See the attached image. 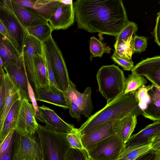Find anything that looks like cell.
<instances>
[{"label":"cell","mask_w":160,"mask_h":160,"mask_svg":"<svg viewBox=\"0 0 160 160\" xmlns=\"http://www.w3.org/2000/svg\"><path fill=\"white\" fill-rule=\"evenodd\" d=\"M151 143L152 149L156 151H160V134L155 137Z\"/></svg>","instance_id":"cell-45"},{"label":"cell","mask_w":160,"mask_h":160,"mask_svg":"<svg viewBox=\"0 0 160 160\" xmlns=\"http://www.w3.org/2000/svg\"><path fill=\"white\" fill-rule=\"evenodd\" d=\"M125 144L115 133L97 143L87 152L92 160H115L124 150Z\"/></svg>","instance_id":"cell-6"},{"label":"cell","mask_w":160,"mask_h":160,"mask_svg":"<svg viewBox=\"0 0 160 160\" xmlns=\"http://www.w3.org/2000/svg\"><path fill=\"white\" fill-rule=\"evenodd\" d=\"M138 30L136 23L129 21L119 35L116 37V40H120L127 38L133 35Z\"/></svg>","instance_id":"cell-37"},{"label":"cell","mask_w":160,"mask_h":160,"mask_svg":"<svg viewBox=\"0 0 160 160\" xmlns=\"http://www.w3.org/2000/svg\"><path fill=\"white\" fill-rule=\"evenodd\" d=\"M111 58L113 61L122 67L124 70H131L134 66L132 60L120 57L117 55L115 52Z\"/></svg>","instance_id":"cell-40"},{"label":"cell","mask_w":160,"mask_h":160,"mask_svg":"<svg viewBox=\"0 0 160 160\" xmlns=\"http://www.w3.org/2000/svg\"><path fill=\"white\" fill-rule=\"evenodd\" d=\"M14 3L32 9L48 22L57 9L60 0H11Z\"/></svg>","instance_id":"cell-17"},{"label":"cell","mask_w":160,"mask_h":160,"mask_svg":"<svg viewBox=\"0 0 160 160\" xmlns=\"http://www.w3.org/2000/svg\"><path fill=\"white\" fill-rule=\"evenodd\" d=\"M158 134H160V120L153 122L131 136L125 144L123 152L150 143L152 139Z\"/></svg>","instance_id":"cell-15"},{"label":"cell","mask_w":160,"mask_h":160,"mask_svg":"<svg viewBox=\"0 0 160 160\" xmlns=\"http://www.w3.org/2000/svg\"><path fill=\"white\" fill-rule=\"evenodd\" d=\"M42 43L44 52L52 66L59 89L64 91L68 87L71 80L62 53L52 36Z\"/></svg>","instance_id":"cell-5"},{"label":"cell","mask_w":160,"mask_h":160,"mask_svg":"<svg viewBox=\"0 0 160 160\" xmlns=\"http://www.w3.org/2000/svg\"><path fill=\"white\" fill-rule=\"evenodd\" d=\"M88 160H92L91 159L89 158Z\"/></svg>","instance_id":"cell-53"},{"label":"cell","mask_w":160,"mask_h":160,"mask_svg":"<svg viewBox=\"0 0 160 160\" xmlns=\"http://www.w3.org/2000/svg\"><path fill=\"white\" fill-rule=\"evenodd\" d=\"M153 84L148 86L143 85L136 91L134 96L142 112L146 109L151 100V97L148 92Z\"/></svg>","instance_id":"cell-32"},{"label":"cell","mask_w":160,"mask_h":160,"mask_svg":"<svg viewBox=\"0 0 160 160\" xmlns=\"http://www.w3.org/2000/svg\"><path fill=\"white\" fill-rule=\"evenodd\" d=\"M73 3L78 28L117 37L128 23L121 0H77Z\"/></svg>","instance_id":"cell-1"},{"label":"cell","mask_w":160,"mask_h":160,"mask_svg":"<svg viewBox=\"0 0 160 160\" xmlns=\"http://www.w3.org/2000/svg\"><path fill=\"white\" fill-rule=\"evenodd\" d=\"M133 41V35L124 39L116 40L114 45L116 54L120 57L132 60V55L134 52Z\"/></svg>","instance_id":"cell-28"},{"label":"cell","mask_w":160,"mask_h":160,"mask_svg":"<svg viewBox=\"0 0 160 160\" xmlns=\"http://www.w3.org/2000/svg\"><path fill=\"white\" fill-rule=\"evenodd\" d=\"M132 72L145 76L152 84L160 88V57L142 60L134 66Z\"/></svg>","instance_id":"cell-14"},{"label":"cell","mask_w":160,"mask_h":160,"mask_svg":"<svg viewBox=\"0 0 160 160\" xmlns=\"http://www.w3.org/2000/svg\"><path fill=\"white\" fill-rule=\"evenodd\" d=\"M0 19L20 53L22 54L24 42L28 34L26 29L19 21L14 11L0 9Z\"/></svg>","instance_id":"cell-9"},{"label":"cell","mask_w":160,"mask_h":160,"mask_svg":"<svg viewBox=\"0 0 160 160\" xmlns=\"http://www.w3.org/2000/svg\"><path fill=\"white\" fill-rule=\"evenodd\" d=\"M3 68L18 90L21 98L31 102L28 90V75L22 54L16 62Z\"/></svg>","instance_id":"cell-11"},{"label":"cell","mask_w":160,"mask_h":160,"mask_svg":"<svg viewBox=\"0 0 160 160\" xmlns=\"http://www.w3.org/2000/svg\"><path fill=\"white\" fill-rule=\"evenodd\" d=\"M26 29L28 34L42 43L50 38L53 31L49 23L28 27Z\"/></svg>","instance_id":"cell-29"},{"label":"cell","mask_w":160,"mask_h":160,"mask_svg":"<svg viewBox=\"0 0 160 160\" xmlns=\"http://www.w3.org/2000/svg\"><path fill=\"white\" fill-rule=\"evenodd\" d=\"M135 93H122L102 109L91 115L78 128L81 135L92 132L109 121L123 118L130 115H142L141 110L135 98Z\"/></svg>","instance_id":"cell-2"},{"label":"cell","mask_w":160,"mask_h":160,"mask_svg":"<svg viewBox=\"0 0 160 160\" xmlns=\"http://www.w3.org/2000/svg\"><path fill=\"white\" fill-rule=\"evenodd\" d=\"M44 52L50 84L59 89L56 81L54 71L49 59L44 51Z\"/></svg>","instance_id":"cell-41"},{"label":"cell","mask_w":160,"mask_h":160,"mask_svg":"<svg viewBox=\"0 0 160 160\" xmlns=\"http://www.w3.org/2000/svg\"><path fill=\"white\" fill-rule=\"evenodd\" d=\"M0 9L13 11L11 0H0Z\"/></svg>","instance_id":"cell-47"},{"label":"cell","mask_w":160,"mask_h":160,"mask_svg":"<svg viewBox=\"0 0 160 160\" xmlns=\"http://www.w3.org/2000/svg\"><path fill=\"white\" fill-rule=\"evenodd\" d=\"M123 160V158H118L117 159H116V160Z\"/></svg>","instance_id":"cell-51"},{"label":"cell","mask_w":160,"mask_h":160,"mask_svg":"<svg viewBox=\"0 0 160 160\" xmlns=\"http://www.w3.org/2000/svg\"><path fill=\"white\" fill-rule=\"evenodd\" d=\"M122 160H129L127 158H123Z\"/></svg>","instance_id":"cell-52"},{"label":"cell","mask_w":160,"mask_h":160,"mask_svg":"<svg viewBox=\"0 0 160 160\" xmlns=\"http://www.w3.org/2000/svg\"><path fill=\"white\" fill-rule=\"evenodd\" d=\"M63 92L69 105V113L71 117L79 121L81 118V112L76 102L74 90L71 88H68Z\"/></svg>","instance_id":"cell-31"},{"label":"cell","mask_w":160,"mask_h":160,"mask_svg":"<svg viewBox=\"0 0 160 160\" xmlns=\"http://www.w3.org/2000/svg\"><path fill=\"white\" fill-rule=\"evenodd\" d=\"M14 160H43L38 132L20 134Z\"/></svg>","instance_id":"cell-7"},{"label":"cell","mask_w":160,"mask_h":160,"mask_svg":"<svg viewBox=\"0 0 160 160\" xmlns=\"http://www.w3.org/2000/svg\"><path fill=\"white\" fill-rule=\"evenodd\" d=\"M43 122L46 128L59 132L69 133L75 128L72 124L68 123L62 119L52 110L44 105L39 107Z\"/></svg>","instance_id":"cell-18"},{"label":"cell","mask_w":160,"mask_h":160,"mask_svg":"<svg viewBox=\"0 0 160 160\" xmlns=\"http://www.w3.org/2000/svg\"><path fill=\"white\" fill-rule=\"evenodd\" d=\"M134 160H160V151L151 149Z\"/></svg>","instance_id":"cell-42"},{"label":"cell","mask_w":160,"mask_h":160,"mask_svg":"<svg viewBox=\"0 0 160 160\" xmlns=\"http://www.w3.org/2000/svg\"><path fill=\"white\" fill-rule=\"evenodd\" d=\"M0 33L4 36L9 41H10L12 44H13L16 47L14 41L12 39L11 37L9 34L6 28L5 27L1 21L0 19Z\"/></svg>","instance_id":"cell-46"},{"label":"cell","mask_w":160,"mask_h":160,"mask_svg":"<svg viewBox=\"0 0 160 160\" xmlns=\"http://www.w3.org/2000/svg\"><path fill=\"white\" fill-rule=\"evenodd\" d=\"M151 149L152 146L150 143L125 152H123L119 158H126L129 160H134Z\"/></svg>","instance_id":"cell-34"},{"label":"cell","mask_w":160,"mask_h":160,"mask_svg":"<svg viewBox=\"0 0 160 160\" xmlns=\"http://www.w3.org/2000/svg\"><path fill=\"white\" fill-rule=\"evenodd\" d=\"M137 116L131 114L123 118L117 127L115 133L125 144L134 131L137 123Z\"/></svg>","instance_id":"cell-25"},{"label":"cell","mask_w":160,"mask_h":160,"mask_svg":"<svg viewBox=\"0 0 160 160\" xmlns=\"http://www.w3.org/2000/svg\"><path fill=\"white\" fill-rule=\"evenodd\" d=\"M0 66L2 67H3V64L2 59L0 56Z\"/></svg>","instance_id":"cell-49"},{"label":"cell","mask_w":160,"mask_h":160,"mask_svg":"<svg viewBox=\"0 0 160 160\" xmlns=\"http://www.w3.org/2000/svg\"><path fill=\"white\" fill-rule=\"evenodd\" d=\"M147 83V80L143 76L132 72L127 78H126L123 93H135L142 85Z\"/></svg>","instance_id":"cell-30"},{"label":"cell","mask_w":160,"mask_h":160,"mask_svg":"<svg viewBox=\"0 0 160 160\" xmlns=\"http://www.w3.org/2000/svg\"><path fill=\"white\" fill-rule=\"evenodd\" d=\"M38 125L32 105L28 100L21 98L14 130L20 134H32L37 132Z\"/></svg>","instance_id":"cell-10"},{"label":"cell","mask_w":160,"mask_h":160,"mask_svg":"<svg viewBox=\"0 0 160 160\" xmlns=\"http://www.w3.org/2000/svg\"><path fill=\"white\" fill-rule=\"evenodd\" d=\"M43 43L28 34L23 47L22 54L27 72L35 89L38 88L34 69V61L38 55H44Z\"/></svg>","instance_id":"cell-8"},{"label":"cell","mask_w":160,"mask_h":160,"mask_svg":"<svg viewBox=\"0 0 160 160\" xmlns=\"http://www.w3.org/2000/svg\"><path fill=\"white\" fill-rule=\"evenodd\" d=\"M5 74L3 67L0 66V82L4 78Z\"/></svg>","instance_id":"cell-48"},{"label":"cell","mask_w":160,"mask_h":160,"mask_svg":"<svg viewBox=\"0 0 160 160\" xmlns=\"http://www.w3.org/2000/svg\"><path fill=\"white\" fill-rule=\"evenodd\" d=\"M81 136V135L78 129L76 128L72 132L67 133V138L71 148L85 150Z\"/></svg>","instance_id":"cell-35"},{"label":"cell","mask_w":160,"mask_h":160,"mask_svg":"<svg viewBox=\"0 0 160 160\" xmlns=\"http://www.w3.org/2000/svg\"><path fill=\"white\" fill-rule=\"evenodd\" d=\"M27 82L29 95L34 109L35 117L39 122H43L39 107L38 106L35 98L34 92L30 83L28 78L27 79Z\"/></svg>","instance_id":"cell-39"},{"label":"cell","mask_w":160,"mask_h":160,"mask_svg":"<svg viewBox=\"0 0 160 160\" xmlns=\"http://www.w3.org/2000/svg\"><path fill=\"white\" fill-rule=\"evenodd\" d=\"M12 2L15 15L25 28L48 23L32 9L16 4L12 1Z\"/></svg>","instance_id":"cell-19"},{"label":"cell","mask_w":160,"mask_h":160,"mask_svg":"<svg viewBox=\"0 0 160 160\" xmlns=\"http://www.w3.org/2000/svg\"><path fill=\"white\" fill-rule=\"evenodd\" d=\"M90 51L91 57L101 58L104 53H110L111 48L94 37L90 38Z\"/></svg>","instance_id":"cell-33"},{"label":"cell","mask_w":160,"mask_h":160,"mask_svg":"<svg viewBox=\"0 0 160 160\" xmlns=\"http://www.w3.org/2000/svg\"><path fill=\"white\" fill-rule=\"evenodd\" d=\"M34 94L36 101L46 102L64 109H68L69 105L63 91L51 84L35 89Z\"/></svg>","instance_id":"cell-16"},{"label":"cell","mask_w":160,"mask_h":160,"mask_svg":"<svg viewBox=\"0 0 160 160\" xmlns=\"http://www.w3.org/2000/svg\"><path fill=\"white\" fill-rule=\"evenodd\" d=\"M92 91L90 87H87L82 93L76 92V102L81 110V115L88 118L93 109L91 99Z\"/></svg>","instance_id":"cell-27"},{"label":"cell","mask_w":160,"mask_h":160,"mask_svg":"<svg viewBox=\"0 0 160 160\" xmlns=\"http://www.w3.org/2000/svg\"><path fill=\"white\" fill-rule=\"evenodd\" d=\"M21 99L18 100L13 104L4 118L0 133V145L11 130L14 129L15 127Z\"/></svg>","instance_id":"cell-24"},{"label":"cell","mask_w":160,"mask_h":160,"mask_svg":"<svg viewBox=\"0 0 160 160\" xmlns=\"http://www.w3.org/2000/svg\"><path fill=\"white\" fill-rule=\"evenodd\" d=\"M123 71L114 64L102 66L96 79L99 91L109 103L124 92L126 79Z\"/></svg>","instance_id":"cell-3"},{"label":"cell","mask_w":160,"mask_h":160,"mask_svg":"<svg viewBox=\"0 0 160 160\" xmlns=\"http://www.w3.org/2000/svg\"><path fill=\"white\" fill-rule=\"evenodd\" d=\"M75 11L72 0H60L56 11L48 21L53 31L66 29L74 22Z\"/></svg>","instance_id":"cell-12"},{"label":"cell","mask_w":160,"mask_h":160,"mask_svg":"<svg viewBox=\"0 0 160 160\" xmlns=\"http://www.w3.org/2000/svg\"><path fill=\"white\" fill-rule=\"evenodd\" d=\"M88 157L85 150L70 148L65 160H88Z\"/></svg>","instance_id":"cell-36"},{"label":"cell","mask_w":160,"mask_h":160,"mask_svg":"<svg viewBox=\"0 0 160 160\" xmlns=\"http://www.w3.org/2000/svg\"><path fill=\"white\" fill-rule=\"evenodd\" d=\"M34 69L38 88L49 86L50 84L44 54L43 56L38 55L36 56Z\"/></svg>","instance_id":"cell-26"},{"label":"cell","mask_w":160,"mask_h":160,"mask_svg":"<svg viewBox=\"0 0 160 160\" xmlns=\"http://www.w3.org/2000/svg\"><path fill=\"white\" fill-rule=\"evenodd\" d=\"M5 105L2 115L0 117V124L2 127L6 116L13 104L21 98L18 90L14 84L7 73L5 75Z\"/></svg>","instance_id":"cell-22"},{"label":"cell","mask_w":160,"mask_h":160,"mask_svg":"<svg viewBox=\"0 0 160 160\" xmlns=\"http://www.w3.org/2000/svg\"><path fill=\"white\" fill-rule=\"evenodd\" d=\"M148 92L151 100L142 115L153 122L160 120V88L153 85Z\"/></svg>","instance_id":"cell-21"},{"label":"cell","mask_w":160,"mask_h":160,"mask_svg":"<svg viewBox=\"0 0 160 160\" xmlns=\"http://www.w3.org/2000/svg\"><path fill=\"white\" fill-rule=\"evenodd\" d=\"M122 119L109 121L90 133L81 135V140L85 150L87 152L97 143L115 134L116 128Z\"/></svg>","instance_id":"cell-13"},{"label":"cell","mask_w":160,"mask_h":160,"mask_svg":"<svg viewBox=\"0 0 160 160\" xmlns=\"http://www.w3.org/2000/svg\"><path fill=\"white\" fill-rule=\"evenodd\" d=\"M158 16L156 20V24L155 27L153 35L155 38V41L158 45L160 46V12H159L157 13Z\"/></svg>","instance_id":"cell-44"},{"label":"cell","mask_w":160,"mask_h":160,"mask_svg":"<svg viewBox=\"0 0 160 160\" xmlns=\"http://www.w3.org/2000/svg\"><path fill=\"white\" fill-rule=\"evenodd\" d=\"M5 87L4 78L0 82V117L2 114L5 105Z\"/></svg>","instance_id":"cell-43"},{"label":"cell","mask_w":160,"mask_h":160,"mask_svg":"<svg viewBox=\"0 0 160 160\" xmlns=\"http://www.w3.org/2000/svg\"><path fill=\"white\" fill-rule=\"evenodd\" d=\"M147 39L144 36L135 35L133 37V46L135 52H141L147 48Z\"/></svg>","instance_id":"cell-38"},{"label":"cell","mask_w":160,"mask_h":160,"mask_svg":"<svg viewBox=\"0 0 160 160\" xmlns=\"http://www.w3.org/2000/svg\"><path fill=\"white\" fill-rule=\"evenodd\" d=\"M19 134L12 129L0 145V160H14Z\"/></svg>","instance_id":"cell-23"},{"label":"cell","mask_w":160,"mask_h":160,"mask_svg":"<svg viewBox=\"0 0 160 160\" xmlns=\"http://www.w3.org/2000/svg\"><path fill=\"white\" fill-rule=\"evenodd\" d=\"M37 132L43 160H65L70 148L67 138L68 133L51 130L39 124Z\"/></svg>","instance_id":"cell-4"},{"label":"cell","mask_w":160,"mask_h":160,"mask_svg":"<svg viewBox=\"0 0 160 160\" xmlns=\"http://www.w3.org/2000/svg\"><path fill=\"white\" fill-rule=\"evenodd\" d=\"M22 54L13 44L0 33V56L3 68L16 62Z\"/></svg>","instance_id":"cell-20"},{"label":"cell","mask_w":160,"mask_h":160,"mask_svg":"<svg viewBox=\"0 0 160 160\" xmlns=\"http://www.w3.org/2000/svg\"><path fill=\"white\" fill-rule=\"evenodd\" d=\"M2 127L1 126V124H0V133L1 132L2 128Z\"/></svg>","instance_id":"cell-50"}]
</instances>
